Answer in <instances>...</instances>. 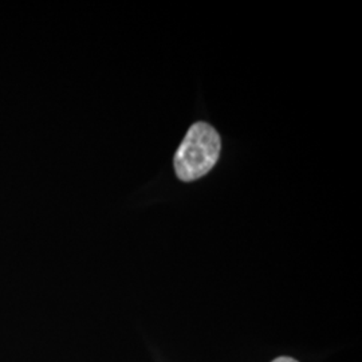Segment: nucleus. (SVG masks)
<instances>
[{"label": "nucleus", "instance_id": "nucleus-2", "mask_svg": "<svg viewBox=\"0 0 362 362\" xmlns=\"http://www.w3.org/2000/svg\"><path fill=\"white\" fill-rule=\"evenodd\" d=\"M272 362H298L297 360H294V358H290V357H279V358H276V360H274Z\"/></svg>", "mask_w": 362, "mask_h": 362}, {"label": "nucleus", "instance_id": "nucleus-1", "mask_svg": "<svg viewBox=\"0 0 362 362\" xmlns=\"http://www.w3.org/2000/svg\"><path fill=\"white\" fill-rule=\"evenodd\" d=\"M220 151L221 140L218 132L206 122L194 124L173 157L177 177L191 182L206 176L218 163Z\"/></svg>", "mask_w": 362, "mask_h": 362}]
</instances>
